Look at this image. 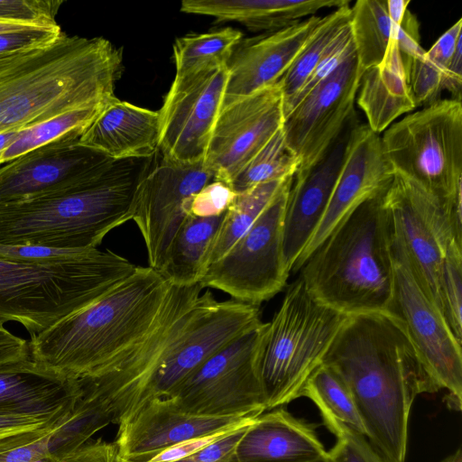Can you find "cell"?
Returning a JSON list of instances; mask_svg holds the SVG:
<instances>
[{
    "label": "cell",
    "mask_w": 462,
    "mask_h": 462,
    "mask_svg": "<svg viewBox=\"0 0 462 462\" xmlns=\"http://www.w3.org/2000/svg\"><path fill=\"white\" fill-rule=\"evenodd\" d=\"M93 249L0 244V258L31 264H52L80 258Z\"/></svg>",
    "instance_id": "cell-41"
},
{
    "label": "cell",
    "mask_w": 462,
    "mask_h": 462,
    "mask_svg": "<svg viewBox=\"0 0 462 462\" xmlns=\"http://www.w3.org/2000/svg\"><path fill=\"white\" fill-rule=\"evenodd\" d=\"M354 123L355 120L311 170L301 176L293 177L282 226L283 258L290 273L324 217Z\"/></svg>",
    "instance_id": "cell-22"
},
{
    "label": "cell",
    "mask_w": 462,
    "mask_h": 462,
    "mask_svg": "<svg viewBox=\"0 0 462 462\" xmlns=\"http://www.w3.org/2000/svg\"><path fill=\"white\" fill-rule=\"evenodd\" d=\"M292 180L293 177H289L262 183L236 195L224 213L205 255L203 274L209 265L221 259L250 229L276 195Z\"/></svg>",
    "instance_id": "cell-29"
},
{
    "label": "cell",
    "mask_w": 462,
    "mask_h": 462,
    "mask_svg": "<svg viewBox=\"0 0 462 462\" xmlns=\"http://www.w3.org/2000/svg\"><path fill=\"white\" fill-rule=\"evenodd\" d=\"M231 430L220 431L180 442L158 452L145 462H173L181 459L217 440Z\"/></svg>",
    "instance_id": "cell-48"
},
{
    "label": "cell",
    "mask_w": 462,
    "mask_h": 462,
    "mask_svg": "<svg viewBox=\"0 0 462 462\" xmlns=\"http://www.w3.org/2000/svg\"><path fill=\"white\" fill-rule=\"evenodd\" d=\"M61 0H0V21L56 24Z\"/></svg>",
    "instance_id": "cell-42"
},
{
    "label": "cell",
    "mask_w": 462,
    "mask_h": 462,
    "mask_svg": "<svg viewBox=\"0 0 462 462\" xmlns=\"http://www.w3.org/2000/svg\"><path fill=\"white\" fill-rule=\"evenodd\" d=\"M348 318L318 300L300 276L288 286L262 356L265 411L300 397Z\"/></svg>",
    "instance_id": "cell-7"
},
{
    "label": "cell",
    "mask_w": 462,
    "mask_h": 462,
    "mask_svg": "<svg viewBox=\"0 0 462 462\" xmlns=\"http://www.w3.org/2000/svg\"><path fill=\"white\" fill-rule=\"evenodd\" d=\"M59 462H125L116 441L90 439Z\"/></svg>",
    "instance_id": "cell-46"
},
{
    "label": "cell",
    "mask_w": 462,
    "mask_h": 462,
    "mask_svg": "<svg viewBox=\"0 0 462 462\" xmlns=\"http://www.w3.org/2000/svg\"><path fill=\"white\" fill-rule=\"evenodd\" d=\"M321 16L287 28L242 39L227 63L223 106L276 84L300 53Z\"/></svg>",
    "instance_id": "cell-21"
},
{
    "label": "cell",
    "mask_w": 462,
    "mask_h": 462,
    "mask_svg": "<svg viewBox=\"0 0 462 462\" xmlns=\"http://www.w3.org/2000/svg\"><path fill=\"white\" fill-rule=\"evenodd\" d=\"M326 427L336 437L335 445L328 450L333 462H387L365 435L338 422H330Z\"/></svg>",
    "instance_id": "cell-39"
},
{
    "label": "cell",
    "mask_w": 462,
    "mask_h": 462,
    "mask_svg": "<svg viewBox=\"0 0 462 462\" xmlns=\"http://www.w3.org/2000/svg\"><path fill=\"white\" fill-rule=\"evenodd\" d=\"M254 415H202L183 410L173 398L152 399L118 425L115 441L125 462H145L180 442L253 422Z\"/></svg>",
    "instance_id": "cell-19"
},
{
    "label": "cell",
    "mask_w": 462,
    "mask_h": 462,
    "mask_svg": "<svg viewBox=\"0 0 462 462\" xmlns=\"http://www.w3.org/2000/svg\"><path fill=\"white\" fill-rule=\"evenodd\" d=\"M152 158L115 161L74 189L0 205V244L97 248L111 230L132 220L135 188Z\"/></svg>",
    "instance_id": "cell-5"
},
{
    "label": "cell",
    "mask_w": 462,
    "mask_h": 462,
    "mask_svg": "<svg viewBox=\"0 0 462 462\" xmlns=\"http://www.w3.org/2000/svg\"><path fill=\"white\" fill-rule=\"evenodd\" d=\"M29 357L28 342L14 335L0 322V365Z\"/></svg>",
    "instance_id": "cell-50"
},
{
    "label": "cell",
    "mask_w": 462,
    "mask_h": 462,
    "mask_svg": "<svg viewBox=\"0 0 462 462\" xmlns=\"http://www.w3.org/2000/svg\"><path fill=\"white\" fill-rule=\"evenodd\" d=\"M113 422V415L107 404L80 387V393L72 407L51 432L48 451L60 460Z\"/></svg>",
    "instance_id": "cell-30"
},
{
    "label": "cell",
    "mask_w": 462,
    "mask_h": 462,
    "mask_svg": "<svg viewBox=\"0 0 462 462\" xmlns=\"http://www.w3.org/2000/svg\"><path fill=\"white\" fill-rule=\"evenodd\" d=\"M171 284L152 267L136 266L103 297L31 336V358L70 379L95 374L154 328Z\"/></svg>",
    "instance_id": "cell-3"
},
{
    "label": "cell",
    "mask_w": 462,
    "mask_h": 462,
    "mask_svg": "<svg viewBox=\"0 0 462 462\" xmlns=\"http://www.w3.org/2000/svg\"><path fill=\"white\" fill-rule=\"evenodd\" d=\"M322 364L349 388L370 444L387 462H405L414 399L437 391L402 321L388 311L349 316Z\"/></svg>",
    "instance_id": "cell-1"
},
{
    "label": "cell",
    "mask_w": 462,
    "mask_h": 462,
    "mask_svg": "<svg viewBox=\"0 0 462 462\" xmlns=\"http://www.w3.org/2000/svg\"><path fill=\"white\" fill-rule=\"evenodd\" d=\"M35 25H50V24H32V23H23L15 22L0 21V32L18 31L26 29Z\"/></svg>",
    "instance_id": "cell-53"
},
{
    "label": "cell",
    "mask_w": 462,
    "mask_h": 462,
    "mask_svg": "<svg viewBox=\"0 0 462 462\" xmlns=\"http://www.w3.org/2000/svg\"><path fill=\"white\" fill-rule=\"evenodd\" d=\"M114 162L79 138L45 144L0 167V205L74 189L100 176Z\"/></svg>",
    "instance_id": "cell-17"
},
{
    "label": "cell",
    "mask_w": 462,
    "mask_h": 462,
    "mask_svg": "<svg viewBox=\"0 0 462 462\" xmlns=\"http://www.w3.org/2000/svg\"><path fill=\"white\" fill-rule=\"evenodd\" d=\"M441 462H462L461 448H457L454 453L446 457Z\"/></svg>",
    "instance_id": "cell-56"
},
{
    "label": "cell",
    "mask_w": 462,
    "mask_h": 462,
    "mask_svg": "<svg viewBox=\"0 0 462 462\" xmlns=\"http://www.w3.org/2000/svg\"><path fill=\"white\" fill-rule=\"evenodd\" d=\"M351 34L359 68L364 72L383 59L394 24L387 13L386 0H357L351 7Z\"/></svg>",
    "instance_id": "cell-33"
},
{
    "label": "cell",
    "mask_w": 462,
    "mask_h": 462,
    "mask_svg": "<svg viewBox=\"0 0 462 462\" xmlns=\"http://www.w3.org/2000/svg\"><path fill=\"white\" fill-rule=\"evenodd\" d=\"M279 83L222 106L204 158L214 180L230 185L283 124Z\"/></svg>",
    "instance_id": "cell-18"
},
{
    "label": "cell",
    "mask_w": 462,
    "mask_h": 462,
    "mask_svg": "<svg viewBox=\"0 0 462 462\" xmlns=\"http://www.w3.org/2000/svg\"><path fill=\"white\" fill-rule=\"evenodd\" d=\"M392 221V220H391ZM393 291L388 312L404 324L437 392L447 390L446 404L461 411L462 350L441 310L425 293L392 223Z\"/></svg>",
    "instance_id": "cell-11"
},
{
    "label": "cell",
    "mask_w": 462,
    "mask_h": 462,
    "mask_svg": "<svg viewBox=\"0 0 462 462\" xmlns=\"http://www.w3.org/2000/svg\"><path fill=\"white\" fill-rule=\"evenodd\" d=\"M268 328L269 322H262L215 353L170 398L196 414L261 415L266 403L262 356Z\"/></svg>",
    "instance_id": "cell-10"
},
{
    "label": "cell",
    "mask_w": 462,
    "mask_h": 462,
    "mask_svg": "<svg viewBox=\"0 0 462 462\" xmlns=\"http://www.w3.org/2000/svg\"><path fill=\"white\" fill-rule=\"evenodd\" d=\"M461 37L462 19H459L425 52V56L436 66L448 72L457 42Z\"/></svg>",
    "instance_id": "cell-47"
},
{
    "label": "cell",
    "mask_w": 462,
    "mask_h": 462,
    "mask_svg": "<svg viewBox=\"0 0 462 462\" xmlns=\"http://www.w3.org/2000/svg\"><path fill=\"white\" fill-rule=\"evenodd\" d=\"M393 174L383 154L380 135L366 124L355 122L324 217L291 271L298 272L326 237L356 208L385 191Z\"/></svg>",
    "instance_id": "cell-20"
},
{
    "label": "cell",
    "mask_w": 462,
    "mask_h": 462,
    "mask_svg": "<svg viewBox=\"0 0 462 462\" xmlns=\"http://www.w3.org/2000/svg\"><path fill=\"white\" fill-rule=\"evenodd\" d=\"M395 32L394 24L393 34L383 60L363 72L356 98L366 116V125L378 134L398 117L416 108Z\"/></svg>",
    "instance_id": "cell-27"
},
{
    "label": "cell",
    "mask_w": 462,
    "mask_h": 462,
    "mask_svg": "<svg viewBox=\"0 0 462 462\" xmlns=\"http://www.w3.org/2000/svg\"><path fill=\"white\" fill-rule=\"evenodd\" d=\"M440 301L443 316L462 343V247L454 241L448 246L441 270Z\"/></svg>",
    "instance_id": "cell-37"
},
{
    "label": "cell",
    "mask_w": 462,
    "mask_h": 462,
    "mask_svg": "<svg viewBox=\"0 0 462 462\" xmlns=\"http://www.w3.org/2000/svg\"><path fill=\"white\" fill-rule=\"evenodd\" d=\"M242 39L243 33L232 27L177 38L173 44L174 79L226 66Z\"/></svg>",
    "instance_id": "cell-31"
},
{
    "label": "cell",
    "mask_w": 462,
    "mask_h": 462,
    "mask_svg": "<svg viewBox=\"0 0 462 462\" xmlns=\"http://www.w3.org/2000/svg\"><path fill=\"white\" fill-rule=\"evenodd\" d=\"M213 180L203 161L187 164L161 156L154 166L151 162L132 202V220L143 236L148 266L162 272L172 239L189 215L191 197Z\"/></svg>",
    "instance_id": "cell-13"
},
{
    "label": "cell",
    "mask_w": 462,
    "mask_h": 462,
    "mask_svg": "<svg viewBox=\"0 0 462 462\" xmlns=\"http://www.w3.org/2000/svg\"><path fill=\"white\" fill-rule=\"evenodd\" d=\"M159 112L115 96L79 137L80 143L114 161L152 158L159 151Z\"/></svg>",
    "instance_id": "cell-24"
},
{
    "label": "cell",
    "mask_w": 462,
    "mask_h": 462,
    "mask_svg": "<svg viewBox=\"0 0 462 462\" xmlns=\"http://www.w3.org/2000/svg\"><path fill=\"white\" fill-rule=\"evenodd\" d=\"M386 190L356 208L298 271L318 300L349 316L387 311L392 302V221Z\"/></svg>",
    "instance_id": "cell-4"
},
{
    "label": "cell",
    "mask_w": 462,
    "mask_h": 462,
    "mask_svg": "<svg viewBox=\"0 0 462 462\" xmlns=\"http://www.w3.org/2000/svg\"><path fill=\"white\" fill-rule=\"evenodd\" d=\"M61 420L62 419L48 420L25 416H0V439L19 432L42 429Z\"/></svg>",
    "instance_id": "cell-51"
},
{
    "label": "cell",
    "mask_w": 462,
    "mask_h": 462,
    "mask_svg": "<svg viewBox=\"0 0 462 462\" xmlns=\"http://www.w3.org/2000/svg\"><path fill=\"white\" fill-rule=\"evenodd\" d=\"M223 215L210 217L187 216L172 239L161 273L168 282L178 286L200 282L205 255Z\"/></svg>",
    "instance_id": "cell-28"
},
{
    "label": "cell",
    "mask_w": 462,
    "mask_h": 462,
    "mask_svg": "<svg viewBox=\"0 0 462 462\" xmlns=\"http://www.w3.org/2000/svg\"><path fill=\"white\" fill-rule=\"evenodd\" d=\"M349 0H183L180 11L235 21L253 32H272L291 26L308 15L349 5Z\"/></svg>",
    "instance_id": "cell-26"
},
{
    "label": "cell",
    "mask_w": 462,
    "mask_h": 462,
    "mask_svg": "<svg viewBox=\"0 0 462 462\" xmlns=\"http://www.w3.org/2000/svg\"><path fill=\"white\" fill-rule=\"evenodd\" d=\"M61 33L58 23L0 32V55L46 45Z\"/></svg>",
    "instance_id": "cell-44"
},
{
    "label": "cell",
    "mask_w": 462,
    "mask_h": 462,
    "mask_svg": "<svg viewBox=\"0 0 462 462\" xmlns=\"http://www.w3.org/2000/svg\"><path fill=\"white\" fill-rule=\"evenodd\" d=\"M362 74L354 54L286 116L282 127L285 143L299 161L293 177L305 174L321 161L354 120Z\"/></svg>",
    "instance_id": "cell-14"
},
{
    "label": "cell",
    "mask_w": 462,
    "mask_h": 462,
    "mask_svg": "<svg viewBox=\"0 0 462 462\" xmlns=\"http://www.w3.org/2000/svg\"><path fill=\"white\" fill-rule=\"evenodd\" d=\"M410 3V0H386L387 13L393 24L402 23Z\"/></svg>",
    "instance_id": "cell-52"
},
{
    "label": "cell",
    "mask_w": 462,
    "mask_h": 462,
    "mask_svg": "<svg viewBox=\"0 0 462 462\" xmlns=\"http://www.w3.org/2000/svg\"><path fill=\"white\" fill-rule=\"evenodd\" d=\"M106 102L73 109L22 129L1 153L0 166L52 142L69 137L79 138Z\"/></svg>",
    "instance_id": "cell-35"
},
{
    "label": "cell",
    "mask_w": 462,
    "mask_h": 462,
    "mask_svg": "<svg viewBox=\"0 0 462 462\" xmlns=\"http://www.w3.org/2000/svg\"><path fill=\"white\" fill-rule=\"evenodd\" d=\"M251 423L235 429L200 450L173 462H233L236 447Z\"/></svg>",
    "instance_id": "cell-45"
},
{
    "label": "cell",
    "mask_w": 462,
    "mask_h": 462,
    "mask_svg": "<svg viewBox=\"0 0 462 462\" xmlns=\"http://www.w3.org/2000/svg\"><path fill=\"white\" fill-rule=\"evenodd\" d=\"M384 202L417 279L442 312V263L449 243L454 241L445 202L396 172L384 194Z\"/></svg>",
    "instance_id": "cell-15"
},
{
    "label": "cell",
    "mask_w": 462,
    "mask_h": 462,
    "mask_svg": "<svg viewBox=\"0 0 462 462\" xmlns=\"http://www.w3.org/2000/svg\"><path fill=\"white\" fill-rule=\"evenodd\" d=\"M80 393L78 380L31 357L0 365V416L65 417Z\"/></svg>",
    "instance_id": "cell-23"
},
{
    "label": "cell",
    "mask_w": 462,
    "mask_h": 462,
    "mask_svg": "<svg viewBox=\"0 0 462 462\" xmlns=\"http://www.w3.org/2000/svg\"><path fill=\"white\" fill-rule=\"evenodd\" d=\"M19 130L5 131L0 133V155L18 136Z\"/></svg>",
    "instance_id": "cell-54"
},
{
    "label": "cell",
    "mask_w": 462,
    "mask_h": 462,
    "mask_svg": "<svg viewBox=\"0 0 462 462\" xmlns=\"http://www.w3.org/2000/svg\"><path fill=\"white\" fill-rule=\"evenodd\" d=\"M60 423L23 431L0 439V462H29L48 451L51 432Z\"/></svg>",
    "instance_id": "cell-40"
},
{
    "label": "cell",
    "mask_w": 462,
    "mask_h": 462,
    "mask_svg": "<svg viewBox=\"0 0 462 462\" xmlns=\"http://www.w3.org/2000/svg\"><path fill=\"white\" fill-rule=\"evenodd\" d=\"M393 170L446 202L462 191V103L439 99L383 132Z\"/></svg>",
    "instance_id": "cell-9"
},
{
    "label": "cell",
    "mask_w": 462,
    "mask_h": 462,
    "mask_svg": "<svg viewBox=\"0 0 462 462\" xmlns=\"http://www.w3.org/2000/svg\"><path fill=\"white\" fill-rule=\"evenodd\" d=\"M291 182L267 206L250 229L218 261L209 265L199 283L232 300L257 305L280 292L290 272L282 251V226Z\"/></svg>",
    "instance_id": "cell-12"
},
{
    "label": "cell",
    "mask_w": 462,
    "mask_h": 462,
    "mask_svg": "<svg viewBox=\"0 0 462 462\" xmlns=\"http://www.w3.org/2000/svg\"><path fill=\"white\" fill-rule=\"evenodd\" d=\"M298 167L299 161L287 148L281 128L245 164L230 186L236 194L241 193L262 183L293 177Z\"/></svg>",
    "instance_id": "cell-36"
},
{
    "label": "cell",
    "mask_w": 462,
    "mask_h": 462,
    "mask_svg": "<svg viewBox=\"0 0 462 462\" xmlns=\"http://www.w3.org/2000/svg\"><path fill=\"white\" fill-rule=\"evenodd\" d=\"M349 5L335 8L321 17L310 40L294 62L278 81L282 95V111L285 117L303 83L325 55L341 30L349 23Z\"/></svg>",
    "instance_id": "cell-32"
},
{
    "label": "cell",
    "mask_w": 462,
    "mask_h": 462,
    "mask_svg": "<svg viewBox=\"0 0 462 462\" xmlns=\"http://www.w3.org/2000/svg\"><path fill=\"white\" fill-rule=\"evenodd\" d=\"M311 462H333V461L331 460V458L329 457L328 453L327 457H322V458L318 459V460H315V461H311Z\"/></svg>",
    "instance_id": "cell-57"
},
{
    "label": "cell",
    "mask_w": 462,
    "mask_h": 462,
    "mask_svg": "<svg viewBox=\"0 0 462 462\" xmlns=\"http://www.w3.org/2000/svg\"><path fill=\"white\" fill-rule=\"evenodd\" d=\"M60 460L49 452L43 453L31 459L29 462H59Z\"/></svg>",
    "instance_id": "cell-55"
},
{
    "label": "cell",
    "mask_w": 462,
    "mask_h": 462,
    "mask_svg": "<svg viewBox=\"0 0 462 462\" xmlns=\"http://www.w3.org/2000/svg\"><path fill=\"white\" fill-rule=\"evenodd\" d=\"M122 71V51L108 40L63 32L46 45L0 55V133L107 101Z\"/></svg>",
    "instance_id": "cell-2"
},
{
    "label": "cell",
    "mask_w": 462,
    "mask_h": 462,
    "mask_svg": "<svg viewBox=\"0 0 462 462\" xmlns=\"http://www.w3.org/2000/svg\"><path fill=\"white\" fill-rule=\"evenodd\" d=\"M395 39L402 58L421 55L426 51L420 43L419 22L409 10L402 23L396 25Z\"/></svg>",
    "instance_id": "cell-49"
},
{
    "label": "cell",
    "mask_w": 462,
    "mask_h": 462,
    "mask_svg": "<svg viewBox=\"0 0 462 462\" xmlns=\"http://www.w3.org/2000/svg\"><path fill=\"white\" fill-rule=\"evenodd\" d=\"M200 283L171 284L162 316L142 339L125 349L95 374L78 380L85 391L104 401L114 424L127 420L139 407L151 381L204 306L214 297Z\"/></svg>",
    "instance_id": "cell-8"
},
{
    "label": "cell",
    "mask_w": 462,
    "mask_h": 462,
    "mask_svg": "<svg viewBox=\"0 0 462 462\" xmlns=\"http://www.w3.org/2000/svg\"><path fill=\"white\" fill-rule=\"evenodd\" d=\"M319 410L324 424L338 422L365 436V429L352 393L339 374L321 364L306 381L300 397Z\"/></svg>",
    "instance_id": "cell-34"
},
{
    "label": "cell",
    "mask_w": 462,
    "mask_h": 462,
    "mask_svg": "<svg viewBox=\"0 0 462 462\" xmlns=\"http://www.w3.org/2000/svg\"><path fill=\"white\" fill-rule=\"evenodd\" d=\"M226 80V66L173 79L158 111L162 156L187 164L204 161Z\"/></svg>",
    "instance_id": "cell-16"
},
{
    "label": "cell",
    "mask_w": 462,
    "mask_h": 462,
    "mask_svg": "<svg viewBox=\"0 0 462 462\" xmlns=\"http://www.w3.org/2000/svg\"><path fill=\"white\" fill-rule=\"evenodd\" d=\"M236 195L229 184L213 180L191 197L189 215L198 217L221 216L232 204Z\"/></svg>",
    "instance_id": "cell-43"
},
{
    "label": "cell",
    "mask_w": 462,
    "mask_h": 462,
    "mask_svg": "<svg viewBox=\"0 0 462 462\" xmlns=\"http://www.w3.org/2000/svg\"><path fill=\"white\" fill-rule=\"evenodd\" d=\"M425 52L421 55L402 57L416 107L438 101L445 89L447 72L427 59Z\"/></svg>",
    "instance_id": "cell-38"
},
{
    "label": "cell",
    "mask_w": 462,
    "mask_h": 462,
    "mask_svg": "<svg viewBox=\"0 0 462 462\" xmlns=\"http://www.w3.org/2000/svg\"><path fill=\"white\" fill-rule=\"evenodd\" d=\"M327 456L315 428L279 407L247 427L233 462H311Z\"/></svg>",
    "instance_id": "cell-25"
},
{
    "label": "cell",
    "mask_w": 462,
    "mask_h": 462,
    "mask_svg": "<svg viewBox=\"0 0 462 462\" xmlns=\"http://www.w3.org/2000/svg\"><path fill=\"white\" fill-rule=\"evenodd\" d=\"M137 265L107 249L78 259L31 264L0 258V322L21 324L31 336L99 298Z\"/></svg>",
    "instance_id": "cell-6"
}]
</instances>
